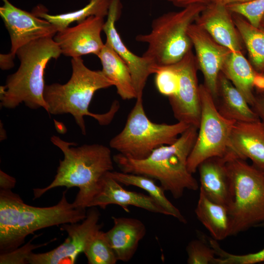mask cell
<instances>
[{"mask_svg":"<svg viewBox=\"0 0 264 264\" xmlns=\"http://www.w3.org/2000/svg\"><path fill=\"white\" fill-rule=\"evenodd\" d=\"M51 142L64 154L60 161L57 174L47 187L33 189L34 198L42 196L53 188L65 186L79 189L73 203L86 209L96 194L102 178L113 170V159L110 149L103 145L94 144L73 147L76 144L63 140L53 135Z\"/></svg>","mask_w":264,"mask_h":264,"instance_id":"1","label":"cell"},{"mask_svg":"<svg viewBox=\"0 0 264 264\" xmlns=\"http://www.w3.org/2000/svg\"><path fill=\"white\" fill-rule=\"evenodd\" d=\"M198 133V128L190 125L174 143L160 146L145 159H131L118 153L113 156V161L122 172L159 181L165 191L178 199L185 190L196 191L199 188L187 168L188 158Z\"/></svg>","mask_w":264,"mask_h":264,"instance_id":"2","label":"cell"},{"mask_svg":"<svg viewBox=\"0 0 264 264\" xmlns=\"http://www.w3.org/2000/svg\"><path fill=\"white\" fill-rule=\"evenodd\" d=\"M72 74L65 84L45 85L44 97L49 114H71L84 135L86 134L85 116H89L100 125H108L118 109L114 102L109 111L96 114L89 111V106L95 92L109 88L113 84L102 70H92L87 67L81 57L72 58Z\"/></svg>","mask_w":264,"mask_h":264,"instance_id":"3","label":"cell"},{"mask_svg":"<svg viewBox=\"0 0 264 264\" xmlns=\"http://www.w3.org/2000/svg\"><path fill=\"white\" fill-rule=\"evenodd\" d=\"M62 54L53 37H46L30 42L18 49L20 60L18 70L9 75L5 85L0 86V105L15 109L21 103L31 109L47 107L44 97V71L47 63Z\"/></svg>","mask_w":264,"mask_h":264,"instance_id":"4","label":"cell"},{"mask_svg":"<svg viewBox=\"0 0 264 264\" xmlns=\"http://www.w3.org/2000/svg\"><path fill=\"white\" fill-rule=\"evenodd\" d=\"M205 5L192 4L154 19L149 33L135 37L137 42L148 44L142 56L155 66L171 65L181 60L193 47L187 33L188 27L195 22Z\"/></svg>","mask_w":264,"mask_h":264,"instance_id":"5","label":"cell"},{"mask_svg":"<svg viewBox=\"0 0 264 264\" xmlns=\"http://www.w3.org/2000/svg\"><path fill=\"white\" fill-rule=\"evenodd\" d=\"M227 156L234 187L228 208L234 236L264 222V173L231 151Z\"/></svg>","mask_w":264,"mask_h":264,"instance_id":"6","label":"cell"},{"mask_svg":"<svg viewBox=\"0 0 264 264\" xmlns=\"http://www.w3.org/2000/svg\"><path fill=\"white\" fill-rule=\"evenodd\" d=\"M190 126L180 121L152 122L145 113L142 98H137L124 128L110 140V146L126 157L143 159L160 146L174 143Z\"/></svg>","mask_w":264,"mask_h":264,"instance_id":"7","label":"cell"},{"mask_svg":"<svg viewBox=\"0 0 264 264\" xmlns=\"http://www.w3.org/2000/svg\"><path fill=\"white\" fill-rule=\"evenodd\" d=\"M201 117L198 136L187 160V168L195 173L199 165L214 156H224L228 151L231 131L236 121L223 117L204 84L199 85Z\"/></svg>","mask_w":264,"mask_h":264,"instance_id":"8","label":"cell"},{"mask_svg":"<svg viewBox=\"0 0 264 264\" xmlns=\"http://www.w3.org/2000/svg\"><path fill=\"white\" fill-rule=\"evenodd\" d=\"M179 76L178 89L169 97L174 117L198 129L201 117V103L196 56L190 50L179 62L174 64Z\"/></svg>","mask_w":264,"mask_h":264,"instance_id":"9","label":"cell"},{"mask_svg":"<svg viewBox=\"0 0 264 264\" xmlns=\"http://www.w3.org/2000/svg\"><path fill=\"white\" fill-rule=\"evenodd\" d=\"M100 213L96 208L87 212V217L81 223H66L61 228L66 231L67 237L64 242L55 249L43 253H31L27 262L31 264H74L79 254L94 233L101 228L98 224Z\"/></svg>","mask_w":264,"mask_h":264,"instance_id":"10","label":"cell"},{"mask_svg":"<svg viewBox=\"0 0 264 264\" xmlns=\"http://www.w3.org/2000/svg\"><path fill=\"white\" fill-rule=\"evenodd\" d=\"M64 191L56 205L48 207L32 206L25 203L22 208L18 227V242L21 245L29 234L44 228L66 223H77L87 217L86 209L69 203Z\"/></svg>","mask_w":264,"mask_h":264,"instance_id":"11","label":"cell"},{"mask_svg":"<svg viewBox=\"0 0 264 264\" xmlns=\"http://www.w3.org/2000/svg\"><path fill=\"white\" fill-rule=\"evenodd\" d=\"M2 0L0 16L10 36L11 46L8 54L13 58L20 47L37 39L53 37L58 32L47 21L16 7L8 0Z\"/></svg>","mask_w":264,"mask_h":264,"instance_id":"12","label":"cell"},{"mask_svg":"<svg viewBox=\"0 0 264 264\" xmlns=\"http://www.w3.org/2000/svg\"><path fill=\"white\" fill-rule=\"evenodd\" d=\"M122 8L121 0H111L103 31L106 36V42L111 45L128 66L136 98H142L148 78L151 74H154L156 66L145 57L133 53L123 42L116 27V22L120 18Z\"/></svg>","mask_w":264,"mask_h":264,"instance_id":"13","label":"cell"},{"mask_svg":"<svg viewBox=\"0 0 264 264\" xmlns=\"http://www.w3.org/2000/svg\"><path fill=\"white\" fill-rule=\"evenodd\" d=\"M187 33L195 49L198 67L203 75L204 85L214 100L217 95L220 73L232 51L218 43L195 22L189 26Z\"/></svg>","mask_w":264,"mask_h":264,"instance_id":"14","label":"cell"},{"mask_svg":"<svg viewBox=\"0 0 264 264\" xmlns=\"http://www.w3.org/2000/svg\"><path fill=\"white\" fill-rule=\"evenodd\" d=\"M105 22L103 17L91 16L75 26L58 31L54 40L66 56H97L105 44L101 36Z\"/></svg>","mask_w":264,"mask_h":264,"instance_id":"15","label":"cell"},{"mask_svg":"<svg viewBox=\"0 0 264 264\" xmlns=\"http://www.w3.org/2000/svg\"><path fill=\"white\" fill-rule=\"evenodd\" d=\"M110 204L118 205L128 213L130 212L129 207L133 206L151 212L169 216L150 195L124 189L108 172L102 178L98 189L88 207L99 206L104 209Z\"/></svg>","mask_w":264,"mask_h":264,"instance_id":"16","label":"cell"},{"mask_svg":"<svg viewBox=\"0 0 264 264\" xmlns=\"http://www.w3.org/2000/svg\"><path fill=\"white\" fill-rule=\"evenodd\" d=\"M220 45L232 52H242L241 38L232 13L226 5L208 3L195 22Z\"/></svg>","mask_w":264,"mask_h":264,"instance_id":"17","label":"cell"},{"mask_svg":"<svg viewBox=\"0 0 264 264\" xmlns=\"http://www.w3.org/2000/svg\"><path fill=\"white\" fill-rule=\"evenodd\" d=\"M227 154L207 158L198 166L200 188L211 200L227 208L234 196L233 182L227 166Z\"/></svg>","mask_w":264,"mask_h":264,"instance_id":"18","label":"cell"},{"mask_svg":"<svg viewBox=\"0 0 264 264\" xmlns=\"http://www.w3.org/2000/svg\"><path fill=\"white\" fill-rule=\"evenodd\" d=\"M228 150L242 159H250L254 167L264 173V123L260 119L236 122Z\"/></svg>","mask_w":264,"mask_h":264,"instance_id":"19","label":"cell"},{"mask_svg":"<svg viewBox=\"0 0 264 264\" xmlns=\"http://www.w3.org/2000/svg\"><path fill=\"white\" fill-rule=\"evenodd\" d=\"M113 227L105 232L118 261L128 262L136 253L139 242L146 233L145 224L132 218L112 217Z\"/></svg>","mask_w":264,"mask_h":264,"instance_id":"20","label":"cell"},{"mask_svg":"<svg viewBox=\"0 0 264 264\" xmlns=\"http://www.w3.org/2000/svg\"><path fill=\"white\" fill-rule=\"evenodd\" d=\"M22 199L11 190L0 189V254L12 251L20 246L18 227Z\"/></svg>","mask_w":264,"mask_h":264,"instance_id":"21","label":"cell"},{"mask_svg":"<svg viewBox=\"0 0 264 264\" xmlns=\"http://www.w3.org/2000/svg\"><path fill=\"white\" fill-rule=\"evenodd\" d=\"M219 112L224 118L236 122L260 120L244 96L221 72L218 83V92L214 100Z\"/></svg>","mask_w":264,"mask_h":264,"instance_id":"22","label":"cell"},{"mask_svg":"<svg viewBox=\"0 0 264 264\" xmlns=\"http://www.w3.org/2000/svg\"><path fill=\"white\" fill-rule=\"evenodd\" d=\"M195 212L198 220L215 240L221 241L231 236L228 208L210 199L200 189Z\"/></svg>","mask_w":264,"mask_h":264,"instance_id":"23","label":"cell"},{"mask_svg":"<svg viewBox=\"0 0 264 264\" xmlns=\"http://www.w3.org/2000/svg\"><path fill=\"white\" fill-rule=\"evenodd\" d=\"M97 56L101 63L102 72L115 87L121 98L123 100L136 99V94L130 70L111 45L105 42Z\"/></svg>","mask_w":264,"mask_h":264,"instance_id":"24","label":"cell"},{"mask_svg":"<svg viewBox=\"0 0 264 264\" xmlns=\"http://www.w3.org/2000/svg\"><path fill=\"white\" fill-rule=\"evenodd\" d=\"M221 72L244 96L251 107L255 99L254 80L257 72L242 52H231Z\"/></svg>","mask_w":264,"mask_h":264,"instance_id":"25","label":"cell"},{"mask_svg":"<svg viewBox=\"0 0 264 264\" xmlns=\"http://www.w3.org/2000/svg\"><path fill=\"white\" fill-rule=\"evenodd\" d=\"M111 0H89L84 7L74 11L57 15L48 14L42 6H38L32 13L37 17L44 19L55 26L58 31L62 30L72 22L77 23L91 16L104 18L107 16Z\"/></svg>","mask_w":264,"mask_h":264,"instance_id":"26","label":"cell"},{"mask_svg":"<svg viewBox=\"0 0 264 264\" xmlns=\"http://www.w3.org/2000/svg\"><path fill=\"white\" fill-rule=\"evenodd\" d=\"M109 175L120 184L126 186H134L146 191L167 212L169 216L176 219L183 223H187V220L176 208L166 197L164 190L158 186L154 179L150 177L133 174L126 173L121 171H112Z\"/></svg>","mask_w":264,"mask_h":264,"instance_id":"27","label":"cell"},{"mask_svg":"<svg viewBox=\"0 0 264 264\" xmlns=\"http://www.w3.org/2000/svg\"><path fill=\"white\" fill-rule=\"evenodd\" d=\"M242 41L248 52L250 63L258 73H264V29L251 24L242 16L233 13Z\"/></svg>","mask_w":264,"mask_h":264,"instance_id":"28","label":"cell"},{"mask_svg":"<svg viewBox=\"0 0 264 264\" xmlns=\"http://www.w3.org/2000/svg\"><path fill=\"white\" fill-rule=\"evenodd\" d=\"M83 253L88 264H115L118 261L105 232L101 229L89 239Z\"/></svg>","mask_w":264,"mask_h":264,"instance_id":"29","label":"cell"},{"mask_svg":"<svg viewBox=\"0 0 264 264\" xmlns=\"http://www.w3.org/2000/svg\"><path fill=\"white\" fill-rule=\"evenodd\" d=\"M154 74L155 87L160 93L168 98L176 94L179 76L174 64L156 66Z\"/></svg>","mask_w":264,"mask_h":264,"instance_id":"30","label":"cell"},{"mask_svg":"<svg viewBox=\"0 0 264 264\" xmlns=\"http://www.w3.org/2000/svg\"><path fill=\"white\" fill-rule=\"evenodd\" d=\"M208 242L218 257L217 264H256L264 262V248L255 253L236 255L222 249L218 241L212 238H208Z\"/></svg>","mask_w":264,"mask_h":264,"instance_id":"31","label":"cell"},{"mask_svg":"<svg viewBox=\"0 0 264 264\" xmlns=\"http://www.w3.org/2000/svg\"><path fill=\"white\" fill-rule=\"evenodd\" d=\"M188 264H216L215 250L204 238L193 240L186 246Z\"/></svg>","mask_w":264,"mask_h":264,"instance_id":"32","label":"cell"},{"mask_svg":"<svg viewBox=\"0 0 264 264\" xmlns=\"http://www.w3.org/2000/svg\"><path fill=\"white\" fill-rule=\"evenodd\" d=\"M40 245L27 243L23 247L17 248L10 252L0 254V264H25L27 263L28 256L31 253V250L40 247Z\"/></svg>","mask_w":264,"mask_h":264,"instance_id":"33","label":"cell"},{"mask_svg":"<svg viewBox=\"0 0 264 264\" xmlns=\"http://www.w3.org/2000/svg\"><path fill=\"white\" fill-rule=\"evenodd\" d=\"M251 107L264 123V95L255 94V99Z\"/></svg>","mask_w":264,"mask_h":264,"instance_id":"34","label":"cell"},{"mask_svg":"<svg viewBox=\"0 0 264 264\" xmlns=\"http://www.w3.org/2000/svg\"><path fill=\"white\" fill-rule=\"evenodd\" d=\"M16 179L3 171H0V189L12 190L15 185Z\"/></svg>","mask_w":264,"mask_h":264,"instance_id":"35","label":"cell"},{"mask_svg":"<svg viewBox=\"0 0 264 264\" xmlns=\"http://www.w3.org/2000/svg\"><path fill=\"white\" fill-rule=\"evenodd\" d=\"M164 0L173 4L175 6L179 8H184L189 5L202 3L206 4V0Z\"/></svg>","mask_w":264,"mask_h":264,"instance_id":"36","label":"cell"},{"mask_svg":"<svg viewBox=\"0 0 264 264\" xmlns=\"http://www.w3.org/2000/svg\"><path fill=\"white\" fill-rule=\"evenodd\" d=\"M14 59L8 53L0 54V66L2 70H8L12 68L14 66Z\"/></svg>","mask_w":264,"mask_h":264,"instance_id":"37","label":"cell"},{"mask_svg":"<svg viewBox=\"0 0 264 264\" xmlns=\"http://www.w3.org/2000/svg\"><path fill=\"white\" fill-rule=\"evenodd\" d=\"M254 89L256 94L264 95V73H257L254 80Z\"/></svg>","mask_w":264,"mask_h":264,"instance_id":"38","label":"cell"},{"mask_svg":"<svg viewBox=\"0 0 264 264\" xmlns=\"http://www.w3.org/2000/svg\"><path fill=\"white\" fill-rule=\"evenodd\" d=\"M254 0H206V4L208 3H217L225 5L233 4L243 3L252 1Z\"/></svg>","mask_w":264,"mask_h":264,"instance_id":"39","label":"cell"},{"mask_svg":"<svg viewBox=\"0 0 264 264\" xmlns=\"http://www.w3.org/2000/svg\"><path fill=\"white\" fill-rule=\"evenodd\" d=\"M2 124H1L0 122V141L5 139L6 137L5 130L4 129L3 125Z\"/></svg>","mask_w":264,"mask_h":264,"instance_id":"40","label":"cell"},{"mask_svg":"<svg viewBox=\"0 0 264 264\" xmlns=\"http://www.w3.org/2000/svg\"><path fill=\"white\" fill-rule=\"evenodd\" d=\"M260 26L264 29V13L261 20Z\"/></svg>","mask_w":264,"mask_h":264,"instance_id":"41","label":"cell"},{"mask_svg":"<svg viewBox=\"0 0 264 264\" xmlns=\"http://www.w3.org/2000/svg\"><path fill=\"white\" fill-rule=\"evenodd\" d=\"M256 227H263L264 228V222L258 224Z\"/></svg>","mask_w":264,"mask_h":264,"instance_id":"42","label":"cell"}]
</instances>
